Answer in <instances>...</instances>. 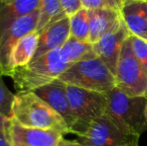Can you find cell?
I'll use <instances>...</instances> for the list:
<instances>
[{"mask_svg": "<svg viewBox=\"0 0 147 146\" xmlns=\"http://www.w3.org/2000/svg\"><path fill=\"white\" fill-rule=\"evenodd\" d=\"M10 118L28 127L52 129L64 135L70 133L63 117L34 91H17Z\"/></svg>", "mask_w": 147, "mask_h": 146, "instance_id": "cell-1", "label": "cell"}, {"mask_svg": "<svg viewBox=\"0 0 147 146\" xmlns=\"http://www.w3.org/2000/svg\"><path fill=\"white\" fill-rule=\"evenodd\" d=\"M70 66L58 48L14 69L10 78L17 91H35L58 79Z\"/></svg>", "mask_w": 147, "mask_h": 146, "instance_id": "cell-2", "label": "cell"}, {"mask_svg": "<svg viewBox=\"0 0 147 146\" xmlns=\"http://www.w3.org/2000/svg\"><path fill=\"white\" fill-rule=\"evenodd\" d=\"M106 94L105 114L121 130L140 135L147 131V97L130 96L114 87Z\"/></svg>", "mask_w": 147, "mask_h": 146, "instance_id": "cell-3", "label": "cell"}, {"mask_svg": "<svg viewBox=\"0 0 147 146\" xmlns=\"http://www.w3.org/2000/svg\"><path fill=\"white\" fill-rule=\"evenodd\" d=\"M58 79L68 85L100 93L116 87L114 74L98 56L72 64Z\"/></svg>", "mask_w": 147, "mask_h": 146, "instance_id": "cell-4", "label": "cell"}, {"mask_svg": "<svg viewBox=\"0 0 147 146\" xmlns=\"http://www.w3.org/2000/svg\"><path fill=\"white\" fill-rule=\"evenodd\" d=\"M70 108L74 117L72 134L80 136L88 126L106 111V94L66 84Z\"/></svg>", "mask_w": 147, "mask_h": 146, "instance_id": "cell-5", "label": "cell"}, {"mask_svg": "<svg viewBox=\"0 0 147 146\" xmlns=\"http://www.w3.org/2000/svg\"><path fill=\"white\" fill-rule=\"evenodd\" d=\"M115 83L127 95L147 97V74L134 55L129 37L123 43L118 59Z\"/></svg>", "mask_w": 147, "mask_h": 146, "instance_id": "cell-6", "label": "cell"}, {"mask_svg": "<svg viewBox=\"0 0 147 146\" xmlns=\"http://www.w3.org/2000/svg\"><path fill=\"white\" fill-rule=\"evenodd\" d=\"M139 138L121 130L104 114L95 119L76 140L87 146H139Z\"/></svg>", "mask_w": 147, "mask_h": 146, "instance_id": "cell-7", "label": "cell"}, {"mask_svg": "<svg viewBox=\"0 0 147 146\" xmlns=\"http://www.w3.org/2000/svg\"><path fill=\"white\" fill-rule=\"evenodd\" d=\"M10 146H59L64 134L52 129H41L22 125L10 118L6 128Z\"/></svg>", "mask_w": 147, "mask_h": 146, "instance_id": "cell-8", "label": "cell"}, {"mask_svg": "<svg viewBox=\"0 0 147 146\" xmlns=\"http://www.w3.org/2000/svg\"><path fill=\"white\" fill-rule=\"evenodd\" d=\"M39 19V10L31 12L15 21L0 36V74L11 75L10 56L17 42L25 35L35 31Z\"/></svg>", "mask_w": 147, "mask_h": 146, "instance_id": "cell-9", "label": "cell"}, {"mask_svg": "<svg viewBox=\"0 0 147 146\" xmlns=\"http://www.w3.org/2000/svg\"><path fill=\"white\" fill-rule=\"evenodd\" d=\"M130 32L124 24L123 20L120 21L116 27L104 35L99 41L93 44L96 55L107 65L111 72L116 73L117 63L123 43L129 37Z\"/></svg>", "mask_w": 147, "mask_h": 146, "instance_id": "cell-10", "label": "cell"}, {"mask_svg": "<svg viewBox=\"0 0 147 146\" xmlns=\"http://www.w3.org/2000/svg\"><path fill=\"white\" fill-rule=\"evenodd\" d=\"M34 92L63 117L71 133V129L74 125V117L68 100L66 84L60 79H56L51 83L35 90Z\"/></svg>", "mask_w": 147, "mask_h": 146, "instance_id": "cell-11", "label": "cell"}, {"mask_svg": "<svg viewBox=\"0 0 147 146\" xmlns=\"http://www.w3.org/2000/svg\"><path fill=\"white\" fill-rule=\"evenodd\" d=\"M70 37L69 16H64L39 33V41L34 59L55 49L61 48ZM33 59V60H34Z\"/></svg>", "mask_w": 147, "mask_h": 146, "instance_id": "cell-12", "label": "cell"}, {"mask_svg": "<svg viewBox=\"0 0 147 146\" xmlns=\"http://www.w3.org/2000/svg\"><path fill=\"white\" fill-rule=\"evenodd\" d=\"M89 42L94 44L108 32L113 30L122 20L119 10L110 7L88 10Z\"/></svg>", "mask_w": 147, "mask_h": 146, "instance_id": "cell-13", "label": "cell"}, {"mask_svg": "<svg viewBox=\"0 0 147 146\" xmlns=\"http://www.w3.org/2000/svg\"><path fill=\"white\" fill-rule=\"evenodd\" d=\"M119 11L130 34L147 39V0H123Z\"/></svg>", "mask_w": 147, "mask_h": 146, "instance_id": "cell-14", "label": "cell"}, {"mask_svg": "<svg viewBox=\"0 0 147 146\" xmlns=\"http://www.w3.org/2000/svg\"><path fill=\"white\" fill-rule=\"evenodd\" d=\"M40 0H0V36L19 18L38 9Z\"/></svg>", "mask_w": 147, "mask_h": 146, "instance_id": "cell-15", "label": "cell"}, {"mask_svg": "<svg viewBox=\"0 0 147 146\" xmlns=\"http://www.w3.org/2000/svg\"><path fill=\"white\" fill-rule=\"evenodd\" d=\"M39 41V33L33 31L22 37L13 48L10 56L11 73L14 69L26 66L34 59Z\"/></svg>", "mask_w": 147, "mask_h": 146, "instance_id": "cell-16", "label": "cell"}, {"mask_svg": "<svg viewBox=\"0 0 147 146\" xmlns=\"http://www.w3.org/2000/svg\"><path fill=\"white\" fill-rule=\"evenodd\" d=\"M60 49L64 58L70 65L97 56L92 43L88 41H80L72 37H69Z\"/></svg>", "mask_w": 147, "mask_h": 146, "instance_id": "cell-17", "label": "cell"}, {"mask_svg": "<svg viewBox=\"0 0 147 146\" xmlns=\"http://www.w3.org/2000/svg\"><path fill=\"white\" fill-rule=\"evenodd\" d=\"M39 19L35 31L40 33L50 24L67 16L64 12L59 0H40L39 3Z\"/></svg>", "mask_w": 147, "mask_h": 146, "instance_id": "cell-18", "label": "cell"}, {"mask_svg": "<svg viewBox=\"0 0 147 146\" xmlns=\"http://www.w3.org/2000/svg\"><path fill=\"white\" fill-rule=\"evenodd\" d=\"M70 37L80 41L89 42V20L88 9L82 7L73 15L69 16Z\"/></svg>", "mask_w": 147, "mask_h": 146, "instance_id": "cell-19", "label": "cell"}, {"mask_svg": "<svg viewBox=\"0 0 147 146\" xmlns=\"http://www.w3.org/2000/svg\"><path fill=\"white\" fill-rule=\"evenodd\" d=\"M129 39L136 59L147 74V39L132 35V34L129 35Z\"/></svg>", "mask_w": 147, "mask_h": 146, "instance_id": "cell-20", "label": "cell"}, {"mask_svg": "<svg viewBox=\"0 0 147 146\" xmlns=\"http://www.w3.org/2000/svg\"><path fill=\"white\" fill-rule=\"evenodd\" d=\"M14 96L15 94L12 93L9 88L6 86L2 79V75L0 74V114L11 117Z\"/></svg>", "mask_w": 147, "mask_h": 146, "instance_id": "cell-21", "label": "cell"}, {"mask_svg": "<svg viewBox=\"0 0 147 146\" xmlns=\"http://www.w3.org/2000/svg\"><path fill=\"white\" fill-rule=\"evenodd\" d=\"M64 12L67 16H71L82 8L80 0H59Z\"/></svg>", "mask_w": 147, "mask_h": 146, "instance_id": "cell-22", "label": "cell"}, {"mask_svg": "<svg viewBox=\"0 0 147 146\" xmlns=\"http://www.w3.org/2000/svg\"><path fill=\"white\" fill-rule=\"evenodd\" d=\"M80 2L82 4V7L88 10L94 9V8L107 7L103 0H80Z\"/></svg>", "mask_w": 147, "mask_h": 146, "instance_id": "cell-23", "label": "cell"}, {"mask_svg": "<svg viewBox=\"0 0 147 146\" xmlns=\"http://www.w3.org/2000/svg\"><path fill=\"white\" fill-rule=\"evenodd\" d=\"M122 1L123 0H103V2L106 4L107 7L113 8V9H116V10H120Z\"/></svg>", "mask_w": 147, "mask_h": 146, "instance_id": "cell-24", "label": "cell"}, {"mask_svg": "<svg viewBox=\"0 0 147 146\" xmlns=\"http://www.w3.org/2000/svg\"><path fill=\"white\" fill-rule=\"evenodd\" d=\"M9 121H10V117L3 114H0V132L6 131V128H7Z\"/></svg>", "mask_w": 147, "mask_h": 146, "instance_id": "cell-25", "label": "cell"}, {"mask_svg": "<svg viewBox=\"0 0 147 146\" xmlns=\"http://www.w3.org/2000/svg\"><path fill=\"white\" fill-rule=\"evenodd\" d=\"M59 146H87L85 144H82L79 141L75 140H67V139H63L61 143H60Z\"/></svg>", "mask_w": 147, "mask_h": 146, "instance_id": "cell-26", "label": "cell"}, {"mask_svg": "<svg viewBox=\"0 0 147 146\" xmlns=\"http://www.w3.org/2000/svg\"><path fill=\"white\" fill-rule=\"evenodd\" d=\"M0 146H10L8 143L7 136H6V131L0 132Z\"/></svg>", "mask_w": 147, "mask_h": 146, "instance_id": "cell-27", "label": "cell"}]
</instances>
